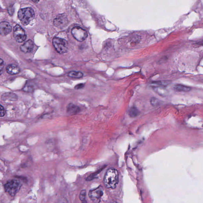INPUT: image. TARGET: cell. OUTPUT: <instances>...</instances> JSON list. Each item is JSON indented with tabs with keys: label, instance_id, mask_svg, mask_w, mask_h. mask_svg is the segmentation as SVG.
I'll return each mask as SVG.
<instances>
[{
	"label": "cell",
	"instance_id": "obj_1",
	"mask_svg": "<svg viewBox=\"0 0 203 203\" xmlns=\"http://www.w3.org/2000/svg\"><path fill=\"white\" fill-rule=\"evenodd\" d=\"M119 182V173L117 169L111 168L108 170L104 179L105 186L108 189L116 188Z\"/></svg>",
	"mask_w": 203,
	"mask_h": 203
},
{
	"label": "cell",
	"instance_id": "obj_2",
	"mask_svg": "<svg viewBox=\"0 0 203 203\" xmlns=\"http://www.w3.org/2000/svg\"><path fill=\"white\" fill-rule=\"evenodd\" d=\"M18 17L23 25L27 26L34 18V10L31 8L21 9L18 12Z\"/></svg>",
	"mask_w": 203,
	"mask_h": 203
},
{
	"label": "cell",
	"instance_id": "obj_3",
	"mask_svg": "<svg viewBox=\"0 0 203 203\" xmlns=\"http://www.w3.org/2000/svg\"><path fill=\"white\" fill-rule=\"evenodd\" d=\"M22 186L20 181L16 179L8 181L4 185L5 191L11 197H14L20 190Z\"/></svg>",
	"mask_w": 203,
	"mask_h": 203
},
{
	"label": "cell",
	"instance_id": "obj_4",
	"mask_svg": "<svg viewBox=\"0 0 203 203\" xmlns=\"http://www.w3.org/2000/svg\"><path fill=\"white\" fill-rule=\"evenodd\" d=\"M54 47L56 51L60 54L66 53L68 51V43L67 41L63 39L55 37L52 41Z\"/></svg>",
	"mask_w": 203,
	"mask_h": 203
},
{
	"label": "cell",
	"instance_id": "obj_5",
	"mask_svg": "<svg viewBox=\"0 0 203 203\" xmlns=\"http://www.w3.org/2000/svg\"><path fill=\"white\" fill-rule=\"evenodd\" d=\"M71 33L74 38L79 42L85 41L88 36L87 32L79 26H76L72 29Z\"/></svg>",
	"mask_w": 203,
	"mask_h": 203
},
{
	"label": "cell",
	"instance_id": "obj_6",
	"mask_svg": "<svg viewBox=\"0 0 203 203\" xmlns=\"http://www.w3.org/2000/svg\"><path fill=\"white\" fill-rule=\"evenodd\" d=\"M103 195V190L101 186L91 190L89 193V198L93 202L96 203L100 202Z\"/></svg>",
	"mask_w": 203,
	"mask_h": 203
},
{
	"label": "cell",
	"instance_id": "obj_7",
	"mask_svg": "<svg viewBox=\"0 0 203 203\" xmlns=\"http://www.w3.org/2000/svg\"><path fill=\"white\" fill-rule=\"evenodd\" d=\"M14 37L17 42L21 43L23 42L27 38L24 30L21 26L16 25L14 28Z\"/></svg>",
	"mask_w": 203,
	"mask_h": 203
},
{
	"label": "cell",
	"instance_id": "obj_8",
	"mask_svg": "<svg viewBox=\"0 0 203 203\" xmlns=\"http://www.w3.org/2000/svg\"><path fill=\"white\" fill-rule=\"evenodd\" d=\"M68 22L67 16L63 14L58 15L54 20V24L58 28L66 27Z\"/></svg>",
	"mask_w": 203,
	"mask_h": 203
},
{
	"label": "cell",
	"instance_id": "obj_9",
	"mask_svg": "<svg viewBox=\"0 0 203 203\" xmlns=\"http://www.w3.org/2000/svg\"><path fill=\"white\" fill-rule=\"evenodd\" d=\"M12 27L8 22H2L0 23V33L2 36L7 35L11 32Z\"/></svg>",
	"mask_w": 203,
	"mask_h": 203
},
{
	"label": "cell",
	"instance_id": "obj_10",
	"mask_svg": "<svg viewBox=\"0 0 203 203\" xmlns=\"http://www.w3.org/2000/svg\"><path fill=\"white\" fill-rule=\"evenodd\" d=\"M34 47V43L33 41L29 40L21 46L20 49L21 51L25 53H30L32 51Z\"/></svg>",
	"mask_w": 203,
	"mask_h": 203
},
{
	"label": "cell",
	"instance_id": "obj_11",
	"mask_svg": "<svg viewBox=\"0 0 203 203\" xmlns=\"http://www.w3.org/2000/svg\"><path fill=\"white\" fill-rule=\"evenodd\" d=\"M1 99L4 101L6 102L14 101L17 100L18 97L14 93L7 92L2 95Z\"/></svg>",
	"mask_w": 203,
	"mask_h": 203
},
{
	"label": "cell",
	"instance_id": "obj_12",
	"mask_svg": "<svg viewBox=\"0 0 203 203\" xmlns=\"http://www.w3.org/2000/svg\"><path fill=\"white\" fill-rule=\"evenodd\" d=\"M7 72L12 75L18 74L20 72V68L16 65L10 64L7 66L6 68Z\"/></svg>",
	"mask_w": 203,
	"mask_h": 203
},
{
	"label": "cell",
	"instance_id": "obj_13",
	"mask_svg": "<svg viewBox=\"0 0 203 203\" xmlns=\"http://www.w3.org/2000/svg\"><path fill=\"white\" fill-rule=\"evenodd\" d=\"M80 109L78 106L72 104H70L67 106V112L70 115H74L79 112Z\"/></svg>",
	"mask_w": 203,
	"mask_h": 203
},
{
	"label": "cell",
	"instance_id": "obj_14",
	"mask_svg": "<svg viewBox=\"0 0 203 203\" xmlns=\"http://www.w3.org/2000/svg\"><path fill=\"white\" fill-rule=\"evenodd\" d=\"M173 88L175 90L177 91L185 92H189L191 89L190 87L181 84H176L174 86Z\"/></svg>",
	"mask_w": 203,
	"mask_h": 203
},
{
	"label": "cell",
	"instance_id": "obj_15",
	"mask_svg": "<svg viewBox=\"0 0 203 203\" xmlns=\"http://www.w3.org/2000/svg\"><path fill=\"white\" fill-rule=\"evenodd\" d=\"M83 74L81 71H71L68 73V76L71 78L79 79L83 76Z\"/></svg>",
	"mask_w": 203,
	"mask_h": 203
},
{
	"label": "cell",
	"instance_id": "obj_16",
	"mask_svg": "<svg viewBox=\"0 0 203 203\" xmlns=\"http://www.w3.org/2000/svg\"><path fill=\"white\" fill-rule=\"evenodd\" d=\"M129 114L131 117H135L139 115L140 112L136 107H132L129 110Z\"/></svg>",
	"mask_w": 203,
	"mask_h": 203
},
{
	"label": "cell",
	"instance_id": "obj_17",
	"mask_svg": "<svg viewBox=\"0 0 203 203\" xmlns=\"http://www.w3.org/2000/svg\"><path fill=\"white\" fill-rule=\"evenodd\" d=\"M34 87L30 82H27L23 88V90L25 92H31L34 90Z\"/></svg>",
	"mask_w": 203,
	"mask_h": 203
},
{
	"label": "cell",
	"instance_id": "obj_18",
	"mask_svg": "<svg viewBox=\"0 0 203 203\" xmlns=\"http://www.w3.org/2000/svg\"><path fill=\"white\" fill-rule=\"evenodd\" d=\"M86 196V191L85 190H81L80 192L79 198V199L82 202H86L85 201V197Z\"/></svg>",
	"mask_w": 203,
	"mask_h": 203
},
{
	"label": "cell",
	"instance_id": "obj_19",
	"mask_svg": "<svg viewBox=\"0 0 203 203\" xmlns=\"http://www.w3.org/2000/svg\"><path fill=\"white\" fill-rule=\"evenodd\" d=\"M170 83V82L169 81H159L154 83L156 84V85H160V86H167V85H169Z\"/></svg>",
	"mask_w": 203,
	"mask_h": 203
},
{
	"label": "cell",
	"instance_id": "obj_20",
	"mask_svg": "<svg viewBox=\"0 0 203 203\" xmlns=\"http://www.w3.org/2000/svg\"><path fill=\"white\" fill-rule=\"evenodd\" d=\"M150 103H151L152 105L155 106L159 104V101L156 98L153 97L152 98L151 100H150Z\"/></svg>",
	"mask_w": 203,
	"mask_h": 203
},
{
	"label": "cell",
	"instance_id": "obj_21",
	"mask_svg": "<svg viewBox=\"0 0 203 203\" xmlns=\"http://www.w3.org/2000/svg\"><path fill=\"white\" fill-rule=\"evenodd\" d=\"M5 108L3 107V106L1 105V117H2L4 116L5 115Z\"/></svg>",
	"mask_w": 203,
	"mask_h": 203
},
{
	"label": "cell",
	"instance_id": "obj_22",
	"mask_svg": "<svg viewBox=\"0 0 203 203\" xmlns=\"http://www.w3.org/2000/svg\"><path fill=\"white\" fill-rule=\"evenodd\" d=\"M0 71H1V75L2 74V70H3L4 67V62L3 60L2 59H1L0 61Z\"/></svg>",
	"mask_w": 203,
	"mask_h": 203
},
{
	"label": "cell",
	"instance_id": "obj_23",
	"mask_svg": "<svg viewBox=\"0 0 203 203\" xmlns=\"http://www.w3.org/2000/svg\"><path fill=\"white\" fill-rule=\"evenodd\" d=\"M84 86H85V85H84V84H78V85H76L75 87V88L76 89H82V88Z\"/></svg>",
	"mask_w": 203,
	"mask_h": 203
},
{
	"label": "cell",
	"instance_id": "obj_24",
	"mask_svg": "<svg viewBox=\"0 0 203 203\" xmlns=\"http://www.w3.org/2000/svg\"><path fill=\"white\" fill-rule=\"evenodd\" d=\"M8 10L10 14V15L13 14L14 11V9H13V6H10L9 9H8Z\"/></svg>",
	"mask_w": 203,
	"mask_h": 203
},
{
	"label": "cell",
	"instance_id": "obj_25",
	"mask_svg": "<svg viewBox=\"0 0 203 203\" xmlns=\"http://www.w3.org/2000/svg\"><path fill=\"white\" fill-rule=\"evenodd\" d=\"M35 3H37L39 2V0H32Z\"/></svg>",
	"mask_w": 203,
	"mask_h": 203
},
{
	"label": "cell",
	"instance_id": "obj_26",
	"mask_svg": "<svg viewBox=\"0 0 203 203\" xmlns=\"http://www.w3.org/2000/svg\"><path fill=\"white\" fill-rule=\"evenodd\" d=\"M197 45H203V41H201L197 43Z\"/></svg>",
	"mask_w": 203,
	"mask_h": 203
}]
</instances>
